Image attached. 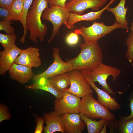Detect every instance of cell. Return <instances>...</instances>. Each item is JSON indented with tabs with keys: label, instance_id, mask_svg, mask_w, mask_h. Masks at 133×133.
Masks as SVG:
<instances>
[{
	"label": "cell",
	"instance_id": "obj_23",
	"mask_svg": "<svg viewBox=\"0 0 133 133\" xmlns=\"http://www.w3.org/2000/svg\"><path fill=\"white\" fill-rule=\"evenodd\" d=\"M117 131L120 133H133V118L128 119L121 118L115 123Z\"/></svg>",
	"mask_w": 133,
	"mask_h": 133
},
{
	"label": "cell",
	"instance_id": "obj_11",
	"mask_svg": "<svg viewBox=\"0 0 133 133\" xmlns=\"http://www.w3.org/2000/svg\"><path fill=\"white\" fill-rule=\"evenodd\" d=\"M107 1L108 0H73L66 3L65 8L70 12L81 15L88 9L99 11Z\"/></svg>",
	"mask_w": 133,
	"mask_h": 133
},
{
	"label": "cell",
	"instance_id": "obj_24",
	"mask_svg": "<svg viewBox=\"0 0 133 133\" xmlns=\"http://www.w3.org/2000/svg\"><path fill=\"white\" fill-rule=\"evenodd\" d=\"M17 36L15 33H0V43L4 50L12 48L15 46Z\"/></svg>",
	"mask_w": 133,
	"mask_h": 133
},
{
	"label": "cell",
	"instance_id": "obj_13",
	"mask_svg": "<svg viewBox=\"0 0 133 133\" xmlns=\"http://www.w3.org/2000/svg\"><path fill=\"white\" fill-rule=\"evenodd\" d=\"M116 0H111L103 8L95 12H91L83 15H79L70 12L67 21L65 23V26L71 30L75 27L74 24L78 22L83 21H93L100 19L104 12Z\"/></svg>",
	"mask_w": 133,
	"mask_h": 133
},
{
	"label": "cell",
	"instance_id": "obj_28",
	"mask_svg": "<svg viewBox=\"0 0 133 133\" xmlns=\"http://www.w3.org/2000/svg\"><path fill=\"white\" fill-rule=\"evenodd\" d=\"M11 21H0V30L5 32L6 33L14 34L15 29L11 24L13 23Z\"/></svg>",
	"mask_w": 133,
	"mask_h": 133
},
{
	"label": "cell",
	"instance_id": "obj_5",
	"mask_svg": "<svg viewBox=\"0 0 133 133\" xmlns=\"http://www.w3.org/2000/svg\"><path fill=\"white\" fill-rule=\"evenodd\" d=\"M121 70L117 68L107 65L101 62L96 68L90 71L91 77L93 82H98L103 90L110 94L114 95L115 92L107 83V80L110 76L114 82L120 75Z\"/></svg>",
	"mask_w": 133,
	"mask_h": 133
},
{
	"label": "cell",
	"instance_id": "obj_37",
	"mask_svg": "<svg viewBox=\"0 0 133 133\" xmlns=\"http://www.w3.org/2000/svg\"><path fill=\"white\" fill-rule=\"evenodd\" d=\"M69 2H70L72 1L73 0H68Z\"/></svg>",
	"mask_w": 133,
	"mask_h": 133
},
{
	"label": "cell",
	"instance_id": "obj_6",
	"mask_svg": "<svg viewBox=\"0 0 133 133\" xmlns=\"http://www.w3.org/2000/svg\"><path fill=\"white\" fill-rule=\"evenodd\" d=\"M70 13L65 8L57 6L48 7L44 10L42 18L50 21L53 25L51 34L48 43H50L58 34L60 27L67 21Z\"/></svg>",
	"mask_w": 133,
	"mask_h": 133
},
{
	"label": "cell",
	"instance_id": "obj_3",
	"mask_svg": "<svg viewBox=\"0 0 133 133\" xmlns=\"http://www.w3.org/2000/svg\"><path fill=\"white\" fill-rule=\"evenodd\" d=\"M82 98L79 108L80 113L92 119L103 118L109 122L116 120L114 115L96 100L92 94H89Z\"/></svg>",
	"mask_w": 133,
	"mask_h": 133
},
{
	"label": "cell",
	"instance_id": "obj_15",
	"mask_svg": "<svg viewBox=\"0 0 133 133\" xmlns=\"http://www.w3.org/2000/svg\"><path fill=\"white\" fill-rule=\"evenodd\" d=\"M8 71L10 78L21 84L27 83L34 76L32 68L14 63Z\"/></svg>",
	"mask_w": 133,
	"mask_h": 133
},
{
	"label": "cell",
	"instance_id": "obj_1",
	"mask_svg": "<svg viewBox=\"0 0 133 133\" xmlns=\"http://www.w3.org/2000/svg\"><path fill=\"white\" fill-rule=\"evenodd\" d=\"M79 47L81 51L77 56L66 61L72 70L91 71L102 62L103 54L98 42L89 44L82 43Z\"/></svg>",
	"mask_w": 133,
	"mask_h": 133
},
{
	"label": "cell",
	"instance_id": "obj_31",
	"mask_svg": "<svg viewBox=\"0 0 133 133\" xmlns=\"http://www.w3.org/2000/svg\"><path fill=\"white\" fill-rule=\"evenodd\" d=\"M0 16L1 20L11 21V11L10 9L0 7Z\"/></svg>",
	"mask_w": 133,
	"mask_h": 133
},
{
	"label": "cell",
	"instance_id": "obj_33",
	"mask_svg": "<svg viewBox=\"0 0 133 133\" xmlns=\"http://www.w3.org/2000/svg\"><path fill=\"white\" fill-rule=\"evenodd\" d=\"M133 94H131L129 101L130 104L129 106L131 110V114L129 116L125 117H121V118L125 119H128L133 118Z\"/></svg>",
	"mask_w": 133,
	"mask_h": 133
},
{
	"label": "cell",
	"instance_id": "obj_32",
	"mask_svg": "<svg viewBox=\"0 0 133 133\" xmlns=\"http://www.w3.org/2000/svg\"><path fill=\"white\" fill-rule=\"evenodd\" d=\"M50 6H57L65 8V4L67 0H47Z\"/></svg>",
	"mask_w": 133,
	"mask_h": 133
},
{
	"label": "cell",
	"instance_id": "obj_19",
	"mask_svg": "<svg viewBox=\"0 0 133 133\" xmlns=\"http://www.w3.org/2000/svg\"><path fill=\"white\" fill-rule=\"evenodd\" d=\"M126 0H120L117 5L114 7H109L106 10L108 12L112 13L114 15L116 21L121 26L122 29L127 30L129 29V23L126 17L128 7H125Z\"/></svg>",
	"mask_w": 133,
	"mask_h": 133
},
{
	"label": "cell",
	"instance_id": "obj_10",
	"mask_svg": "<svg viewBox=\"0 0 133 133\" xmlns=\"http://www.w3.org/2000/svg\"><path fill=\"white\" fill-rule=\"evenodd\" d=\"M90 70H83L81 72L91 87L95 91L98 96L97 100L109 110H116L120 109V104L115 98L111 97L110 94L98 87L92 79Z\"/></svg>",
	"mask_w": 133,
	"mask_h": 133
},
{
	"label": "cell",
	"instance_id": "obj_2",
	"mask_svg": "<svg viewBox=\"0 0 133 133\" xmlns=\"http://www.w3.org/2000/svg\"><path fill=\"white\" fill-rule=\"evenodd\" d=\"M47 0H34L28 12L26 18L27 31L30 32L29 39L35 43L37 39L43 42L46 33L47 27L41 21L44 10L48 7Z\"/></svg>",
	"mask_w": 133,
	"mask_h": 133
},
{
	"label": "cell",
	"instance_id": "obj_18",
	"mask_svg": "<svg viewBox=\"0 0 133 133\" xmlns=\"http://www.w3.org/2000/svg\"><path fill=\"white\" fill-rule=\"evenodd\" d=\"M27 89L32 90L39 89L47 91L54 95L56 98H61L63 92L56 89L53 85L49 79L41 78L35 81L32 84L26 85Z\"/></svg>",
	"mask_w": 133,
	"mask_h": 133
},
{
	"label": "cell",
	"instance_id": "obj_22",
	"mask_svg": "<svg viewBox=\"0 0 133 133\" xmlns=\"http://www.w3.org/2000/svg\"><path fill=\"white\" fill-rule=\"evenodd\" d=\"M25 0H14L11 4V20L20 21Z\"/></svg>",
	"mask_w": 133,
	"mask_h": 133
},
{
	"label": "cell",
	"instance_id": "obj_34",
	"mask_svg": "<svg viewBox=\"0 0 133 133\" xmlns=\"http://www.w3.org/2000/svg\"><path fill=\"white\" fill-rule=\"evenodd\" d=\"M14 0H0V7L10 9L12 4Z\"/></svg>",
	"mask_w": 133,
	"mask_h": 133
},
{
	"label": "cell",
	"instance_id": "obj_29",
	"mask_svg": "<svg viewBox=\"0 0 133 133\" xmlns=\"http://www.w3.org/2000/svg\"><path fill=\"white\" fill-rule=\"evenodd\" d=\"M36 117V125L35 130L34 133H41L44 129V124L45 120L43 117H39L35 115Z\"/></svg>",
	"mask_w": 133,
	"mask_h": 133
},
{
	"label": "cell",
	"instance_id": "obj_16",
	"mask_svg": "<svg viewBox=\"0 0 133 133\" xmlns=\"http://www.w3.org/2000/svg\"><path fill=\"white\" fill-rule=\"evenodd\" d=\"M22 49L16 46L10 49L0 51V75L4 76L8 71Z\"/></svg>",
	"mask_w": 133,
	"mask_h": 133
},
{
	"label": "cell",
	"instance_id": "obj_26",
	"mask_svg": "<svg viewBox=\"0 0 133 133\" xmlns=\"http://www.w3.org/2000/svg\"><path fill=\"white\" fill-rule=\"evenodd\" d=\"M127 50L125 54L126 58L129 61L132 63L133 61V33H129L126 40Z\"/></svg>",
	"mask_w": 133,
	"mask_h": 133
},
{
	"label": "cell",
	"instance_id": "obj_30",
	"mask_svg": "<svg viewBox=\"0 0 133 133\" xmlns=\"http://www.w3.org/2000/svg\"><path fill=\"white\" fill-rule=\"evenodd\" d=\"M78 35L74 33H72L68 34L66 39V43L69 45L76 44L79 41Z\"/></svg>",
	"mask_w": 133,
	"mask_h": 133
},
{
	"label": "cell",
	"instance_id": "obj_20",
	"mask_svg": "<svg viewBox=\"0 0 133 133\" xmlns=\"http://www.w3.org/2000/svg\"><path fill=\"white\" fill-rule=\"evenodd\" d=\"M49 79L54 88L61 92H63L66 91L70 85L69 72L54 76Z\"/></svg>",
	"mask_w": 133,
	"mask_h": 133
},
{
	"label": "cell",
	"instance_id": "obj_21",
	"mask_svg": "<svg viewBox=\"0 0 133 133\" xmlns=\"http://www.w3.org/2000/svg\"><path fill=\"white\" fill-rule=\"evenodd\" d=\"M80 115L81 119L84 122L86 126L88 133H100L107 120L105 119L101 118L100 120L97 121L88 118L83 114L80 113Z\"/></svg>",
	"mask_w": 133,
	"mask_h": 133
},
{
	"label": "cell",
	"instance_id": "obj_35",
	"mask_svg": "<svg viewBox=\"0 0 133 133\" xmlns=\"http://www.w3.org/2000/svg\"><path fill=\"white\" fill-rule=\"evenodd\" d=\"M109 122L107 120L106 121L103 127L102 130L100 132V133H107L106 131V128Z\"/></svg>",
	"mask_w": 133,
	"mask_h": 133
},
{
	"label": "cell",
	"instance_id": "obj_4",
	"mask_svg": "<svg viewBox=\"0 0 133 133\" xmlns=\"http://www.w3.org/2000/svg\"><path fill=\"white\" fill-rule=\"evenodd\" d=\"M118 28H121V26L116 21L110 26L105 25L103 22L94 21L91 26L87 27L82 26L74 32L82 35L84 43L89 44L98 42L101 38Z\"/></svg>",
	"mask_w": 133,
	"mask_h": 133
},
{
	"label": "cell",
	"instance_id": "obj_8",
	"mask_svg": "<svg viewBox=\"0 0 133 133\" xmlns=\"http://www.w3.org/2000/svg\"><path fill=\"white\" fill-rule=\"evenodd\" d=\"M53 62L44 72L34 75L32 79L35 81L41 78L49 79L54 76L69 72L72 70L70 65L63 61L60 55V49L57 47L53 49Z\"/></svg>",
	"mask_w": 133,
	"mask_h": 133
},
{
	"label": "cell",
	"instance_id": "obj_25",
	"mask_svg": "<svg viewBox=\"0 0 133 133\" xmlns=\"http://www.w3.org/2000/svg\"><path fill=\"white\" fill-rule=\"evenodd\" d=\"M34 0H25L20 22L23 26V34L27 35V31L26 26V18L28 12Z\"/></svg>",
	"mask_w": 133,
	"mask_h": 133
},
{
	"label": "cell",
	"instance_id": "obj_17",
	"mask_svg": "<svg viewBox=\"0 0 133 133\" xmlns=\"http://www.w3.org/2000/svg\"><path fill=\"white\" fill-rule=\"evenodd\" d=\"M46 126L45 133H53L60 132L65 133V130L61 115L55 111L44 113L43 115Z\"/></svg>",
	"mask_w": 133,
	"mask_h": 133
},
{
	"label": "cell",
	"instance_id": "obj_9",
	"mask_svg": "<svg viewBox=\"0 0 133 133\" xmlns=\"http://www.w3.org/2000/svg\"><path fill=\"white\" fill-rule=\"evenodd\" d=\"M69 73L70 84L66 91L81 98L93 93V89L81 71L72 70Z\"/></svg>",
	"mask_w": 133,
	"mask_h": 133
},
{
	"label": "cell",
	"instance_id": "obj_14",
	"mask_svg": "<svg viewBox=\"0 0 133 133\" xmlns=\"http://www.w3.org/2000/svg\"><path fill=\"white\" fill-rule=\"evenodd\" d=\"M66 133H81L86 124L80 114L66 113L61 115Z\"/></svg>",
	"mask_w": 133,
	"mask_h": 133
},
{
	"label": "cell",
	"instance_id": "obj_27",
	"mask_svg": "<svg viewBox=\"0 0 133 133\" xmlns=\"http://www.w3.org/2000/svg\"><path fill=\"white\" fill-rule=\"evenodd\" d=\"M11 117V114L8 107L5 104L0 103V123L4 120H9Z\"/></svg>",
	"mask_w": 133,
	"mask_h": 133
},
{
	"label": "cell",
	"instance_id": "obj_12",
	"mask_svg": "<svg viewBox=\"0 0 133 133\" xmlns=\"http://www.w3.org/2000/svg\"><path fill=\"white\" fill-rule=\"evenodd\" d=\"M40 55L38 48L29 47L25 49L22 50L20 54L16 59L14 63L32 68L37 67L42 64Z\"/></svg>",
	"mask_w": 133,
	"mask_h": 133
},
{
	"label": "cell",
	"instance_id": "obj_7",
	"mask_svg": "<svg viewBox=\"0 0 133 133\" xmlns=\"http://www.w3.org/2000/svg\"><path fill=\"white\" fill-rule=\"evenodd\" d=\"M81 100V98L66 90L61 98L54 100V111L60 115L67 113L80 114Z\"/></svg>",
	"mask_w": 133,
	"mask_h": 133
},
{
	"label": "cell",
	"instance_id": "obj_36",
	"mask_svg": "<svg viewBox=\"0 0 133 133\" xmlns=\"http://www.w3.org/2000/svg\"><path fill=\"white\" fill-rule=\"evenodd\" d=\"M130 30L133 33V22L131 23V26L130 28Z\"/></svg>",
	"mask_w": 133,
	"mask_h": 133
}]
</instances>
